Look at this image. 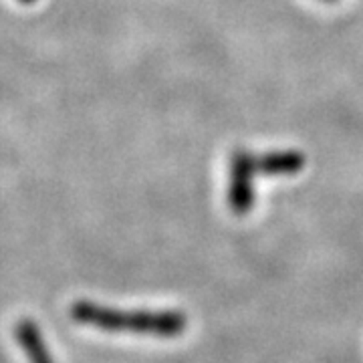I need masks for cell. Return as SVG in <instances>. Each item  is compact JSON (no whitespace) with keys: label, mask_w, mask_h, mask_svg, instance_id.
<instances>
[{"label":"cell","mask_w":363,"mask_h":363,"mask_svg":"<svg viewBox=\"0 0 363 363\" xmlns=\"http://www.w3.org/2000/svg\"><path fill=\"white\" fill-rule=\"evenodd\" d=\"M307 157L297 150L269 152L264 156H257V169L262 176H295L305 168Z\"/></svg>","instance_id":"3957f363"},{"label":"cell","mask_w":363,"mask_h":363,"mask_svg":"<svg viewBox=\"0 0 363 363\" xmlns=\"http://www.w3.org/2000/svg\"><path fill=\"white\" fill-rule=\"evenodd\" d=\"M321 2H337V0H321Z\"/></svg>","instance_id":"8992f818"},{"label":"cell","mask_w":363,"mask_h":363,"mask_svg":"<svg viewBox=\"0 0 363 363\" xmlns=\"http://www.w3.org/2000/svg\"><path fill=\"white\" fill-rule=\"evenodd\" d=\"M73 317L81 323L107 331H131L156 337H178L188 327V319L178 311H117L95 303H77Z\"/></svg>","instance_id":"6da1fadb"},{"label":"cell","mask_w":363,"mask_h":363,"mask_svg":"<svg viewBox=\"0 0 363 363\" xmlns=\"http://www.w3.org/2000/svg\"><path fill=\"white\" fill-rule=\"evenodd\" d=\"M18 2H23V4H30V2H35V0H18Z\"/></svg>","instance_id":"5b68a950"},{"label":"cell","mask_w":363,"mask_h":363,"mask_svg":"<svg viewBox=\"0 0 363 363\" xmlns=\"http://www.w3.org/2000/svg\"><path fill=\"white\" fill-rule=\"evenodd\" d=\"M16 337H18V341H21L23 350L26 351V355H28L30 363H52L51 355H49L47 350H45V343H43V339H40L39 331H37V327H35V325L28 323V321L18 325V329H16Z\"/></svg>","instance_id":"277c9868"},{"label":"cell","mask_w":363,"mask_h":363,"mask_svg":"<svg viewBox=\"0 0 363 363\" xmlns=\"http://www.w3.org/2000/svg\"><path fill=\"white\" fill-rule=\"evenodd\" d=\"M259 176L257 156L236 150L228 164V206L234 214H247L255 208V178Z\"/></svg>","instance_id":"7a4b0ae2"}]
</instances>
